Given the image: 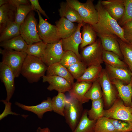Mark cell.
Masks as SVG:
<instances>
[{
    "instance_id": "cell-1",
    "label": "cell",
    "mask_w": 132,
    "mask_h": 132,
    "mask_svg": "<svg viewBox=\"0 0 132 132\" xmlns=\"http://www.w3.org/2000/svg\"><path fill=\"white\" fill-rule=\"evenodd\" d=\"M95 7L98 13V20L96 23L91 25L96 33L110 32L123 41L128 42L124 37L123 29L105 9L101 0L98 1Z\"/></svg>"
},
{
    "instance_id": "cell-2",
    "label": "cell",
    "mask_w": 132,
    "mask_h": 132,
    "mask_svg": "<svg viewBox=\"0 0 132 132\" xmlns=\"http://www.w3.org/2000/svg\"><path fill=\"white\" fill-rule=\"evenodd\" d=\"M48 66L41 59L27 55L23 63L21 74L30 83L38 82L45 76Z\"/></svg>"
},
{
    "instance_id": "cell-3",
    "label": "cell",
    "mask_w": 132,
    "mask_h": 132,
    "mask_svg": "<svg viewBox=\"0 0 132 132\" xmlns=\"http://www.w3.org/2000/svg\"><path fill=\"white\" fill-rule=\"evenodd\" d=\"M93 0H88L82 3L77 0H66L69 6L78 12L84 22L92 25L98 20V15L94 5Z\"/></svg>"
},
{
    "instance_id": "cell-4",
    "label": "cell",
    "mask_w": 132,
    "mask_h": 132,
    "mask_svg": "<svg viewBox=\"0 0 132 132\" xmlns=\"http://www.w3.org/2000/svg\"><path fill=\"white\" fill-rule=\"evenodd\" d=\"M103 49L99 38L93 43L82 48L80 54L81 61L87 67L101 65L103 63Z\"/></svg>"
},
{
    "instance_id": "cell-5",
    "label": "cell",
    "mask_w": 132,
    "mask_h": 132,
    "mask_svg": "<svg viewBox=\"0 0 132 132\" xmlns=\"http://www.w3.org/2000/svg\"><path fill=\"white\" fill-rule=\"evenodd\" d=\"M2 55V63L7 66L11 70L15 77L21 74V69L27 54L23 51H18L0 49Z\"/></svg>"
},
{
    "instance_id": "cell-6",
    "label": "cell",
    "mask_w": 132,
    "mask_h": 132,
    "mask_svg": "<svg viewBox=\"0 0 132 132\" xmlns=\"http://www.w3.org/2000/svg\"><path fill=\"white\" fill-rule=\"evenodd\" d=\"M37 22L33 11L28 14L21 25V35L28 45L42 41L38 33Z\"/></svg>"
},
{
    "instance_id": "cell-7",
    "label": "cell",
    "mask_w": 132,
    "mask_h": 132,
    "mask_svg": "<svg viewBox=\"0 0 132 132\" xmlns=\"http://www.w3.org/2000/svg\"><path fill=\"white\" fill-rule=\"evenodd\" d=\"M82 104L73 98L67 99L64 117L71 131L75 128L81 118L84 110Z\"/></svg>"
},
{
    "instance_id": "cell-8",
    "label": "cell",
    "mask_w": 132,
    "mask_h": 132,
    "mask_svg": "<svg viewBox=\"0 0 132 132\" xmlns=\"http://www.w3.org/2000/svg\"><path fill=\"white\" fill-rule=\"evenodd\" d=\"M98 80L101 88L105 105L110 108L118 97L117 90L105 69H102Z\"/></svg>"
},
{
    "instance_id": "cell-9",
    "label": "cell",
    "mask_w": 132,
    "mask_h": 132,
    "mask_svg": "<svg viewBox=\"0 0 132 132\" xmlns=\"http://www.w3.org/2000/svg\"><path fill=\"white\" fill-rule=\"evenodd\" d=\"M36 11L39 19L37 26V31L41 39L47 44H53L59 42L61 39L56 26L51 24L44 20L39 11Z\"/></svg>"
},
{
    "instance_id": "cell-10",
    "label": "cell",
    "mask_w": 132,
    "mask_h": 132,
    "mask_svg": "<svg viewBox=\"0 0 132 132\" xmlns=\"http://www.w3.org/2000/svg\"><path fill=\"white\" fill-rule=\"evenodd\" d=\"M103 116L110 119L132 122V107L125 106L118 97L110 108L104 110Z\"/></svg>"
},
{
    "instance_id": "cell-11",
    "label": "cell",
    "mask_w": 132,
    "mask_h": 132,
    "mask_svg": "<svg viewBox=\"0 0 132 132\" xmlns=\"http://www.w3.org/2000/svg\"><path fill=\"white\" fill-rule=\"evenodd\" d=\"M65 52L62 46L61 39L56 43L47 44L45 54L41 60L48 66L59 62Z\"/></svg>"
},
{
    "instance_id": "cell-12",
    "label": "cell",
    "mask_w": 132,
    "mask_h": 132,
    "mask_svg": "<svg viewBox=\"0 0 132 132\" xmlns=\"http://www.w3.org/2000/svg\"><path fill=\"white\" fill-rule=\"evenodd\" d=\"M85 23L84 22L78 23L77 29L74 33L67 38L61 39L62 45L64 51L73 52L81 60V57L78 49L82 41L80 30Z\"/></svg>"
},
{
    "instance_id": "cell-13",
    "label": "cell",
    "mask_w": 132,
    "mask_h": 132,
    "mask_svg": "<svg viewBox=\"0 0 132 132\" xmlns=\"http://www.w3.org/2000/svg\"><path fill=\"white\" fill-rule=\"evenodd\" d=\"M12 71L7 65L2 62L0 63V78L4 84L7 94L6 100L10 101L15 91L14 78Z\"/></svg>"
},
{
    "instance_id": "cell-14",
    "label": "cell",
    "mask_w": 132,
    "mask_h": 132,
    "mask_svg": "<svg viewBox=\"0 0 132 132\" xmlns=\"http://www.w3.org/2000/svg\"><path fill=\"white\" fill-rule=\"evenodd\" d=\"M97 33L100 40L104 50L114 52L119 55L121 59H123L117 36L109 32Z\"/></svg>"
},
{
    "instance_id": "cell-15",
    "label": "cell",
    "mask_w": 132,
    "mask_h": 132,
    "mask_svg": "<svg viewBox=\"0 0 132 132\" xmlns=\"http://www.w3.org/2000/svg\"><path fill=\"white\" fill-rule=\"evenodd\" d=\"M110 78L117 90L118 97L125 106L132 107V77L131 82L127 85L119 80Z\"/></svg>"
},
{
    "instance_id": "cell-16",
    "label": "cell",
    "mask_w": 132,
    "mask_h": 132,
    "mask_svg": "<svg viewBox=\"0 0 132 132\" xmlns=\"http://www.w3.org/2000/svg\"><path fill=\"white\" fill-rule=\"evenodd\" d=\"M43 82H47L49 85L47 89L52 91L55 90L58 92H69L72 85L65 78L55 76L46 75L42 77Z\"/></svg>"
},
{
    "instance_id": "cell-17",
    "label": "cell",
    "mask_w": 132,
    "mask_h": 132,
    "mask_svg": "<svg viewBox=\"0 0 132 132\" xmlns=\"http://www.w3.org/2000/svg\"><path fill=\"white\" fill-rule=\"evenodd\" d=\"M105 9L110 15L118 22L121 19L124 13V0H101Z\"/></svg>"
},
{
    "instance_id": "cell-18",
    "label": "cell",
    "mask_w": 132,
    "mask_h": 132,
    "mask_svg": "<svg viewBox=\"0 0 132 132\" xmlns=\"http://www.w3.org/2000/svg\"><path fill=\"white\" fill-rule=\"evenodd\" d=\"M15 104L24 110L33 112L40 119L43 118L45 112L53 111L52 99L50 97H47L46 100H43L40 103L36 105L27 106L17 102H15Z\"/></svg>"
},
{
    "instance_id": "cell-19",
    "label": "cell",
    "mask_w": 132,
    "mask_h": 132,
    "mask_svg": "<svg viewBox=\"0 0 132 132\" xmlns=\"http://www.w3.org/2000/svg\"><path fill=\"white\" fill-rule=\"evenodd\" d=\"M92 83L83 82L74 83L68 92L70 97L82 104L88 102L89 100L86 98L85 95Z\"/></svg>"
},
{
    "instance_id": "cell-20",
    "label": "cell",
    "mask_w": 132,
    "mask_h": 132,
    "mask_svg": "<svg viewBox=\"0 0 132 132\" xmlns=\"http://www.w3.org/2000/svg\"><path fill=\"white\" fill-rule=\"evenodd\" d=\"M105 65V69L110 78L119 80L125 85L130 82L132 74L129 68L113 67L106 64Z\"/></svg>"
},
{
    "instance_id": "cell-21",
    "label": "cell",
    "mask_w": 132,
    "mask_h": 132,
    "mask_svg": "<svg viewBox=\"0 0 132 132\" xmlns=\"http://www.w3.org/2000/svg\"><path fill=\"white\" fill-rule=\"evenodd\" d=\"M17 8L9 3L0 7V33L7 24L14 22Z\"/></svg>"
},
{
    "instance_id": "cell-22",
    "label": "cell",
    "mask_w": 132,
    "mask_h": 132,
    "mask_svg": "<svg viewBox=\"0 0 132 132\" xmlns=\"http://www.w3.org/2000/svg\"><path fill=\"white\" fill-rule=\"evenodd\" d=\"M58 32L61 39L67 38L74 33L76 30L77 25L64 17L61 18L55 22Z\"/></svg>"
},
{
    "instance_id": "cell-23",
    "label": "cell",
    "mask_w": 132,
    "mask_h": 132,
    "mask_svg": "<svg viewBox=\"0 0 132 132\" xmlns=\"http://www.w3.org/2000/svg\"><path fill=\"white\" fill-rule=\"evenodd\" d=\"M28 45L21 35L0 42V46L4 49L26 52Z\"/></svg>"
},
{
    "instance_id": "cell-24",
    "label": "cell",
    "mask_w": 132,
    "mask_h": 132,
    "mask_svg": "<svg viewBox=\"0 0 132 132\" xmlns=\"http://www.w3.org/2000/svg\"><path fill=\"white\" fill-rule=\"evenodd\" d=\"M46 75L58 76L66 80L72 85L74 82V79L68 70L59 62L48 66Z\"/></svg>"
},
{
    "instance_id": "cell-25",
    "label": "cell",
    "mask_w": 132,
    "mask_h": 132,
    "mask_svg": "<svg viewBox=\"0 0 132 132\" xmlns=\"http://www.w3.org/2000/svg\"><path fill=\"white\" fill-rule=\"evenodd\" d=\"M59 12L61 17H64L72 22L78 23L84 22L77 11L66 2H63L60 3Z\"/></svg>"
},
{
    "instance_id": "cell-26",
    "label": "cell",
    "mask_w": 132,
    "mask_h": 132,
    "mask_svg": "<svg viewBox=\"0 0 132 132\" xmlns=\"http://www.w3.org/2000/svg\"><path fill=\"white\" fill-rule=\"evenodd\" d=\"M88 110H84L76 127L71 132H94L97 121L89 119L88 115Z\"/></svg>"
},
{
    "instance_id": "cell-27",
    "label": "cell",
    "mask_w": 132,
    "mask_h": 132,
    "mask_svg": "<svg viewBox=\"0 0 132 132\" xmlns=\"http://www.w3.org/2000/svg\"><path fill=\"white\" fill-rule=\"evenodd\" d=\"M103 69L101 65L88 66L82 75L77 80V82L93 83L98 79Z\"/></svg>"
},
{
    "instance_id": "cell-28",
    "label": "cell",
    "mask_w": 132,
    "mask_h": 132,
    "mask_svg": "<svg viewBox=\"0 0 132 132\" xmlns=\"http://www.w3.org/2000/svg\"><path fill=\"white\" fill-rule=\"evenodd\" d=\"M82 27L81 33L82 41L80 45L81 48L94 43L97 40V36L91 25L85 23Z\"/></svg>"
},
{
    "instance_id": "cell-29",
    "label": "cell",
    "mask_w": 132,
    "mask_h": 132,
    "mask_svg": "<svg viewBox=\"0 0 132 132\" xmlns=\"http://www.w3.org/2000/svg\"><path fill=\"white\" fill-rule=\"evenodd\" d=\"M103 62L113 67L129 68L127 65L121 59L119 55L111 52L103 50L102 55Z\"/></svg>"
},
{
    "instance_id": "cell-30",
    "label": "cell",
    "mask_w": 132,
    "mask_h": 132,
    "mask_svg": "<svg viewBox=\"0 0 132 132\" xmlns=\"http://www.w3.org/2000/svg\"><path fill=\"white\" fill-rule=\"evenodd\" d=\"M20 26L15 22H11L8 23L0 33V42L20 35Z\"/></svg>"
},
{
    "instance_id": "cell-31",
    "label": "cell",
    "mask_w": 132,
    "mask_h": 132,
    "mask_svg": "<svg viewBox=\"0 0 132 132\" xmlns=\"http://www.w3.org/2000/svg\"><path fill=\"white\" fill-rule=\"evenodd\" d=\"M121 51L124 61L128 66L129 70L132 71V42L123 41L118 37Z\"/></svg>"
},
{
    "instance_id": "cell-32",
    "label": "cell",
    "mask_w": 132,
    "mask_h": 132,
    "mask_svg": "<svg viewBox=\"0 0 132 132\" xmlns=\"http://www.w3.org/2000/svg\"><path fill=\"white\" fill-rule=\"evenodd\" d=\"M104 102L102 98L92 101L91 108L88 110V117L91 120L97 121L103 116Z\"/></svg>"
},
{
    "instance_id": "cell-33",
    "label": "cell",
    "mask_w": 132,
    "mask_h": 132,
    "mask_svg": "<svg viewBox=\"0 0 132 132\" xmlns=\"http://www.w3.org/2000/svg\"><path fill=\"white\" fill-rule=\"evenodd\" d=\"M67 99L64 93L58 92L57 95L52 99L53 111L64 117V111Z\"/></svg>"
},
{
    "instance_id": "cell-34",
    "label": "cell",
    "mask_w": 132,
    "mask_h": 132,
    "mask_svg": "<svg viewBox=\"0 0 132 132\" xmlns=\"http://www.w3.org/2000/svg\"><path fill=\"white\" fill-rule=\"evenodd\" d=\"M47 44L42 41L28 45L26 51L27 55L42 59L44 56Z\"/></svg>"
},
{
    "instance_id": "cell-35",
    "label": "cell",
    "mask_w": 132,
    "mask_h": 132,
    "mask_svg": "<svg viewBox=\"0 0 132 132\" xmlns=\"http://www.w3.org/2000/svg\"><path fill=\"white\" fill-rule=\"evenodd\" d=\"M94 132H115V130L109 118L103 116L97 121Z\"/></svg>"
},
{
    "instance_id": "cell-36",
    "label": "cell",
    "mask_w": 132,
    "mask_h": 132,
    "mask_svg": "<svg viewBox=\"0 0 132 132\" xmlns=\"http://www.w3.org/2000/svg\"><path fill=\"white\" fill-rule=\"evenodd\" d=\"M102 96L101 88L98 79L92 83L85 95L86 98L92 101L101 99Z\"/></svg>"
},
{
    "instance_id": "cell-37",
    "label": "cell",
    "mask_w": 132,
    "mask_h": 132,
    "mask_svg": "<svg viewBox=\"0 0 132 132\" xmlns=\"http://www.w3.org/2000/svg\"><path fill=\"white\" fill-rule=\"evenodd\" d=\"M14 22L21 25L27 16L32 11L31 5L21 4L17 8Z\"/></svg>"
},
{
    "instance_id": "cell-38",
    "label": "cell",
    "mask_w": 132,
    "mask_h": 132,
    "mask_svg": "<svg viewBox=\"0 0 132 132\" xmlns=\"http://www.w3.org/2000/svg\"><path fill=\"white\" fill-rule=\"evenodd\" d=\"M114 126L115 132H132V122L109 118Z\"/></svg>"
},
{
    "instance_id": "cell-39",
    "label": "cell",
    "mask_w": 132,
    "mask_h": 132,
    "mask_svg": "<svg viewBox=\"0 0 132 132\" xmlns=\"http://www.w3.org/2000/svg\"><path fill=\"white\" fill-rule=\"evenodd\" d=\"M87 67L86 65L80 61L71 66L67 69L74 79L77 80L82 75Z\"/></svg>"
},
{
    "instance_id": "cell-40",
    "label": "cell",
    "mask_w": 132,
    "mask_h": 132,
    "mask_svg": "<svg viewBox=\"0 0 132 132\" xmlns=\"http://www.w3.org/2000/svg\"><path fill=\"white\" fill-rule=\"evenodd\" d=\"M124 13L121 19L118 22L121 27L132 20V0H124Z\"/></svg>"
},
{
    "instance_id": "cell-41",
    "label": "cell",
    "mask_w": 132,
    "mask_h": 132,
    "mask_svg": "<svg viewBox=\"0 0 132 132\" xmlns=\"http://www.w3.org/2000/svg\"><path fill=\"white\" fill-rule=\"evenodd\" d=\"M80 61H81L74 53L71 51H65L59 63L67 68L72 65Z\"/></svg>"
},
{
    "instance_id": "cell-42",
    "label": "cell",
    "mask_w": 132,
    "mask_h": 132,
    "mask_svg": "<svg viewBox=\"0 0 132 132\" xmlns=\"http://www.w3.org/2000/svg\"><path fill=\"white\" fill-rule=\"evenodd\" d=\"M0 101L2 102L5 105V108L3 112L0 115V120H1L9 115L18 116L20 114L12 112L11 110L12 103L10 101H8L6 99H2Z\"/></svg>"
},
{
    "instance_id": "cell-43",
    "label": "cell",
    "mask_w": 132,
    "mask_h": 132,
    "mask_svg": "<svg viewBox=\"0 0 132 132\" xmlns=\"http://www.w3.org/2000/svg\"><path fill=\"white\" fill-rule=\"evenodd\" d=\"M123 29L124 37L128 42H132V20L121 27Z\"/></svg>"
},
{
    "instance_id": "cell-44",
    "label": "cell",
    "mask_w": 132,
    "mask_h": 132,
    "mask_svg": "<svg viewBox=\"0 0 132 132\" xmlns=\"http://www.w3.org/2000/svg\"><path fill=\"white\" fill-rule=\"evenodd\" d=\"M29 1L31 3V5L32 11H38L41 14L47 19H49V17L46 13L45 11L43 10L40 6L38 0H30Z\"/></svg>"
},
{
    "instance_id": "cell-45",
    "label": "cell",
    "mask_w": 132,
    "mask_h": 132,
    "mask_svg": "<svg viewBox=\"0 0 132 132\" xmlns=\"http://www.w3.org/2000/svg\"><path fill=\"white\" fill-rule=\"evenodd\" d=\"M8 3L17 8L21 4L30 5L29 0H8Z\"/></svg>"
},
{
    "instance_id": "cell-46",
    "label": "cell",
    "mask_w": 132,
    "mask_h": 132,
    "mask_svg": "<svg viewBox=\"0 0 132 132\" xmlns=\"http://www.w3.org/2000/svg\"><path fill=\"white\" fill-rule=\"evenodd\" d=\"M36 132H51L49 128L48 127L42 128L40 127L38 128Z\"/></svg>"
},
{
    "instance_id": "cell-47",
    "label": "cell",
    "mask_w": 132,
    "mask_h": 132,
    "mask_svg": "<svg viewBox=\"0 0 132 132\" xmlns=\"http://www.w3.org/2000/svg\"><path fill=\"white\" fill-rule=\"evenodd\" d=\"M8 3V0H0V7Z\"/></svg>"
},
{
    "instance_id": "cell-48",
    "label": "cell",
    "mask_w": 132,
    "mask_h": 132,
    "mask_svg": "<svg viewBox=\"0 0 132 132\" xmlns=\"http://www.w3.org/2000/svg\"></svg>"
},
{
    "instance_id": "cell-49",
    "label": "cell",
    "mask_w": 132,
    "mask_h": 132,
    "mask_svg": "<svg viewBox=\"0 0 132 132\" xmlns=\"http://www.w3.org/2000/svg\"></svg>"
}]
</instances>
